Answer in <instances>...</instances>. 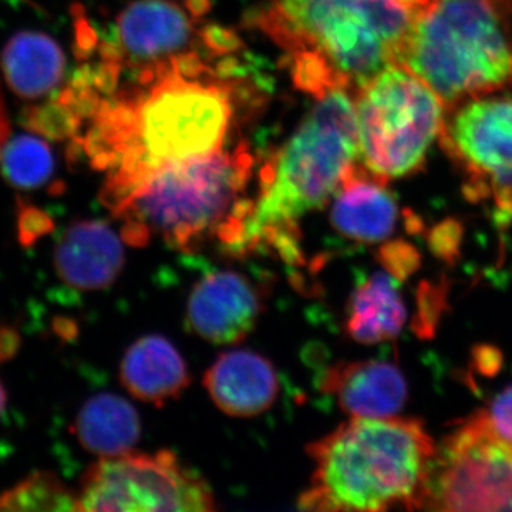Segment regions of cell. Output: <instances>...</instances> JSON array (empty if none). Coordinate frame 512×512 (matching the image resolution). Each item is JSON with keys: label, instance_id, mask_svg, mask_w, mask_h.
<instances>
[{"label": "cell", "instance_id": "obj_25", "mask_svg": "<svg viewBox=\"0 0 512 512\" xmlns=\"http://www.w3.org/2000/svg\"><path fill=\"white\" fill-rule=\"evenodd\" d=\"M379 259L386 272L397 281L407 278L420 266V254L417 249L404 241H392L384 244L379 251Z\"/></svg>", "mask_w": 512, "mask_h": 512}, {"label": "cell", "instance_id": "obj_6", "mask_svg": "<svg viewBox=\"0 0 512 512\" xmlns=\"http://www.w3.org/2000/svg\"><path fill=\"white\" fill-rule=\"evenodd\" d=\"M446 107L512 89V0H436L403 57Z\"/></svg>", "mask_w": 512, "mask_h": 512}, {"label": "cell", "instance_id": "obj_23", "mask_svg": "<svg viewBox=\"0 0 512 512\" xmlns=\"http://www.w3.org/2000/svg\"><path fill=\"white\" fill-rule=\"evenodd\" d=\"M23 120L29 130L50 140H72L74 143L82 134L79 121L55 96L46 103L28 107Z\"/></svg>", "mask_w": 512, "mask_h": 512}, {"label": "cell", "instance_id": "obj_15", "mask_svg": "<svg viewBox=\"0 0 512 512\" xmlns=\"http://www.w3.org/2000/svg\"><path fill=\"white\" fill-rule=\"evenodd\" d=\"M215 406L232 417H254L274 404L279 392L272 363L252 350L224 353L204 376Z\"/></svg>", "mask_w": 512, "mask_h": 512}, {"label": "cell", "instance_id": "obj_4", "mask_svg": "<svg viewBox=\"0 0 512 512\" xmlns=\"http://www.w3.org/2000/svg\"><path fill=\"white\" fill-rule=\"evenodd\" d=\"M437 448L423 423L352 417L309 444L313 471L299 497L305 511L421 508Z\"/></svg>", "mask_w": 512, "mask_h": 512}, {"label": "cell", "instance_id": "obj_20", "mask_svg": "<svg viewBox=\"0 0 512 512\" xmlns=\"http://www.w3.org/2000/svg\"><path fill=\"white\" fill-rule=\"evenodd\" d=\"M74 433L90 453L114 457L130 453L141 436V421L133 404L113 393H101L84 403Z\"/></svg>", "mask_w": 512, "mask_h": 512}, {"label": "cell", "instance_id": "obj_19", "mask_svg": "<svg viewBox=\"0 0 512 512\" xmlns=\"http://www.w3.org/2000/svg\"><path fill=\"white\" fill-rule=\"evenodd\" d=\"M406 318L399 281L389 272H375L350 296L345 329L355 342L376 345L396 338Z\"/></svg>", "mask_w": 512, "mask_h": 512}, {"label": "cell", "instance_id": "obj_22", "mask_svg": "<svg viewBox=\"0 0 512 512\" xmlns=\"http://www.w3.org/2000/svg\"><path fill=\"white\" fill-rule=\"evenodd\" d=\"M0 511H77V497L52 473H35L0 495Z\"/></svg>", "mask_w": 512, "mask_h": 512}, {"label": "cell", "instance_id": "obj_9", "mask_svg": "<svg viewBox=\"0 0 512 512\" xmlns=\"http://www.w3.org/2000/svg\"><path fill=\"white\" fill-rule=\"evenodd\" d=\"M439 140L464 175L467 198L493 201L498 220L511 224L512 94H485L448 107Z\"/></svg>", "mask_w": 512, "mask_h": 512}, {"label": "cell", "instance_id": "obj_21", "mask_svg": "<svg viewBox=\"0 0 512 512\" xmlns=\"http://www.w3.org/2000/svg\"><path fill=\"white\" fill-rule=\"evenodd\" d=\"M0 161L6 180L20 190L40 188L55 173L52 151L37 137L19 136L6 141Z\"/></svg>", "mask_w": 512, "mask_h": 512}, {"label": "cell", "instance_id": "obj_26", "mask_svg": "<svg viewBox=\"0 0 512 512\" xmlns=\"http://www.w3.org/2000/svg\"><path fill=\"white\" fill-rule=\"evenodd\" d=\"M53 229V222L45 212L35 207L25 205L19 212V238L23 245L29 247L43 235L49 234Z\"/></svg>", "mask_w": 512, "mask_h": 512}, {"label": "cell", "instance_id": "obj_1", "mask_svg": "<svg viewBox=\"0 0 512 512\" xmlns=\"http://www.w3.org/2000/svg\"><path fill=\"white\" fill-rule=\"evenodd\" d=\"M211 56L225 55L202 47L138 67L133 82L101 97L72 147L107 174L103 188L225 148L238 89Z\"/></svg>", "mask_w": 512, "mask_h": 512}, {"label": "cell", "instance_id": "obj_8", "mask_svg": "<svg viewBox=\"0 0 512 512\" xmlns=\"http://www.w3.org/2000/svg\"><path fill=\"white\" fill-rule=\"evenodd\" d=\"M77 511L215 510L210 484L171 451L101 457L86 471Z\"/></svg>", "mask_w": 512, "mask_h": 512}, {"label": "cell", "instance_id": "obj_27", "mask_svg": "<svg viewBox=\"0 0 512 512\" xmlns=\"http://www.w3.org/2000/svg\"><path fill=\"white\" fill-rule=\"evenodd\" d=\"M419 328L421 335L431 332L434 323L439 320L441 308H443V293L437 291L434 286L420 288Z\"/></svg>", "mask_w": 512, "mask_h": 512}, {"label": "cell", "instance_id": "obj_18", "mask_svg": "<svg viewBox=\"0 0 512 512\" xmlns=\"http://www.w3.org/2000/svg\"><path fill=\"white\" fill-rule=\"evenodd\" d=\"M2 70L10 89L19 97L40 100L62 83L66 56L53 37L20 32L3 49Z\"/></svg>", "mask_w": 512, "mask_h": 512}, {"label": "cell", "instance_id": "obj_12", "mask_svg": "<svg viewBox=\"0 0 512 512\" xmlns=\"http://www.w3.org/2000/svg\"><path fill=\"white\" fill-rule=\"evenodd\" d=\"M261 312V293L247 276L235 271L202 276L187 302L192 332L212 345H232L247 338Z\"/></svg>", "mask_w": 512, "mask_h": 512}, {"label": "cell", "instance_id": "obj_28", "mask_svg": "<svg viewBox=\"0 0 512 512\" xmlns=\"http://www.w3.org/2000/svg\"><path fill=\"white\" fill-rule=\"evenodd\" d=\"M460 227L456 222L448 221L434 229L431 235V248L441 258L453 259L460 244Z\"/></svg>", "mask_w": 512, "mask_h": 512}, {"label": "cell", "instance_id": "obj_11", "mask_svg": "<svg viewBox=\"0 0 512 512\" xmlns=\"http://www.w3.org/2000/svg\"><path fill=\"white\" fill-rule=\"evenodd\" d=\"M207 9L208 0H136L117 16L114 40L107 46L123 70L184 55L210 45L212 29H197V20Z\"/></svg>", "mask_w": 512, "mask_h": 512}, {"label": "cell", "instance_id": "obj_16", "mask_svg": "<svg viewBox=\"0 0 512 512\" xmlns=\"http://www.w3.org/2000/svg\"><path fill=\"white\" fill-rule=\"evenodd\" d=\"M399 220V208L386 181L357 163L336 192L330 211L332 227L342 237L376 244L390 237Z\"/></svg>", "mask_w": 512, "mask_h": 512}, {"label": "cell", "instance_id": "obj_29", "mask_svg": "<svg viewBox=\"0 0 512 512\" xmlns=\"http://www.w3.org/2000/svg\"><path fill=\"white\" fill-rule=\"evenodd\" d=\"M20 338L15 330L0 328V360L10 359L18 352Z\"/></svg>", "mask_w": 512, "mask_h": 512}, {"label": "cell", "instance_id": "obj_24", "mask_svg": "<svg viewBox=\"0 0 512 512\" xmlns=\"http://www.w3.org/2000/svg\"><path fill=\"white\" fill-rule=\"evenodd\" d=\"M476 414L495 439L512 448V384Z\"/></svg>", "mask_w": 512, "mask_h": 512}, {"label": "cell", "instance_id": "obj_31", "mask_svg": "<svg viewBox=\"0 0 512 512\" xmlns=\"http://www.w3.org/2000/svg\"><path fill=\"white\" fill-rule=\"evenodd\" d=\"M6 406V392L3 389L2 383H0V416H2L3 410Z\"/></svg>", "mask_w": 512, "mask_h": 512}, {"label": "cell", "instance_id": "obj_2", "mask_svg": "<svg viewBox=\"0 0 512 512\" xmlns=\"http://www.w3.org/2000/svg\"><path fill=\"white\" fill-rule=\"evenodd\" d=\"M436 0H268L256 28L284 50L296 86L313 97L355 93L402 64Z\"/></svg>", "mask_w": 512, "mask_h": 512}, {"label": "cell", "instance_id": "obj_13", "mask_svg": "<svg viewBox=\"0 0 512 512\" xmlns=\"http://www.w3.org/2000/svg\"><path fill=\"white\" fill-rule=\"evenodd\" d=\"M121 239L107 222H73L57 242V275L64 284L80 291L109 288L126 264Z\"/></svg>", "mask_w": 512, "mask_h": 512}, {"label": "cell", "instance_id": "obj_14", "mask_svg": "<svg viewBox=\"0 0 512 512\" xmlns=\"http://www.w3.org/2000/svg\"><path fill=\"white\" fill-rule=\"evenodd\" d=\"M320 387L350 417H393L407 400L402 370L383 360L336 363L326 370Z\"/></svg>", "mask_w": 512, "mask_h": 512}, {"label": "cell", "instance_id": "obj_17", "mask_svg": "<svg viewBox=\"0 0 512 512\" xmlns=\"http://www.w3.org/2000/svg\"><path fill=\"white\" fill-rule=\"evenodd\" d=\"M120 379L131 396L158 407L178 399L191 382L183 356L158 335L144 336L128 348Z\"/></svg>", "mask_w": 512, "mask_h": 512}, {"label": "cell", "instance_id": "obj_10", "mask_svg": "<svg viewBox=\"0 0 512 512\" xmlns=\"http://www.w3.org/2000/svg\"><path fill=\"white\" fill-rule=\"evenodd\" d=\"M421 508L512 510V448L495 439L477 414L437 448Z\"/></svg>", "mask_w": 512, "mask_h": 512}, {"label": "cell", "instance_id": "obj_30", "mask_svg": "<svg viewBox=\"0 0 512 512\" xmlns=\"http://www.w3.org/2000/svg\"><path fill=\"white\" fill-rule=\"evenodd\" d=\"M9 121L6 116L5 104H3L2 94H0V148L8 141Z\"/></svg>", "mask_w": 512, "mask_h": 512}, {"label": "cell", "instance_id": "obj_7", "mask_svg": "<svg viewBox=\"0 0 512 512\" xmlns=\"http://www.w3.org/2000/svg\"><path fill=\"white\" fill-rule=\"evenodd\" d=\"M355 99L359 163L383 181L417 173L440 137L446 104L403 64L360 86Z\"/></svg>", "mask_w": 512, "mask_h": 512}, {"label": "cell", "instance_id": "obj_3", "mask_svg": "<svg viewBox=\"0 0 512 512\" xmlns=\"http://www.w3.org/2000/svg\"><path fill=\"white\" fill-rule=\"evenodd\" d=\"M357 163L355 99L333 90L319 97L265 164L255 197L242 202L218 241L231 254L274 251L295 264L301 259L299 221L328 204Z\"/></svg>", "mask_w": 512, "mask_h": 512}, {"label": "cell", "instance_id": "obj_5", "mask_svg": "<svg viewBox=\"0 0 512 512\" xmlns=\"http://www.w3.org/2000/svg\"><path fill=\"white\" fill-rule=\"evenodd\" d=\"M252 165L247 148H222L103 188L101 201L121 222V238L131 247L158 239L175 251H195L220 238L247 200Z\"/></svg>", "mask_w": 512, "mask_h": 512}]
</instances>
